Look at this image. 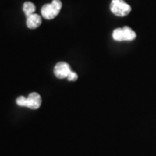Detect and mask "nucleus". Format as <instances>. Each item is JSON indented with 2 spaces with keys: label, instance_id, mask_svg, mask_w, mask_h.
Here are the masks:
<instances>
[{
  "label": "nucleus",
  "instance_id": "f257e3e1",
  "mask_svg": "<svg viewBox=\"0 0 156 156\" xmlns=\"http://www.w3.org/2000/svg\"><path fill=\"white\" fill-rule=\"evenodd\" d=\"M16 102L20 107H26L30 109H38L42 104V98L38 93L32 92L27 97L24 96L17 97Z\"/></svg>",
  "mask_w": 156,
  "mask_h": 156
},
{
  "label": "nucleus",
  "instance_id": "f03ea898",
  "mask_svg": "<svg viewBox=\"0 0 156 156\" xmlns=\"http://www.w3.org/2000/svg\"><path fill=\"white\" fill-rule=\"evenodd\" d=\"M62 4L60 0H53L50 4H46L41 9V14L44 18L51 20L59 14Z\"/></svg>",
  "mask_w": 156,
  "mask_h": 156
},
{
  "label": "nucleus",
  "instance_id": "7ed1b4c3",
  "mask_svg": "<svg viewBox=\"0 0 156 156\" xmlns=\"http://www.w3.org/2000/svg\"><path fill=\"white\" fill-rule=\"evenodd\" d=\"M111 12L117 17H126L131 12V6L124 0H112L110 5Z\"/></svg>",
  "mask_w": 156,
  "mask_h": 156
},
{
  "label": "nucleus",
  "instance_id": "20e7f679",
  "mask_svg": "<svg viewBox=\"0 0 156 156\" xmlns=\"http://www.w3.org/2000/svg\"><path fill=\"white\" fill-rule=\"evenodd\" d=\"M135 37L136 33L128 26H124L123 28H117L113 31V38L117 42L133 41Z\"/></svg>",
  "mask_w": 156,
  "mask_h": 156
},
{
  "label": "nucleus",
  "instance_id": "39448f33",
  "mask_svg": "<svg viewBox=\"0 0 156 156\" xmlns=\"http://www.w3.org/2000/svg\"><path fill=\"white\" fill-rule=\"evenodd\" d=\"M71 71L72 70H71L69 64L65 62H59L58 63H56V66L54 68V74L56 77L59 79L67 78Z\"/></svg>",
  "mask_w": 156,
  "mask_h": 156
},
{
  "label": "nucleus",
  "instance_id": "423d86ee",
  "mask_svg": "<svg viewBox=\"0 0 156 156\" xmlns=\"http://www.w3.org/2000/svg\"><path fill=\"white\" fill-rule=\"evenodd\" d=\"M42 23V17L39 16L38 14H31L29 17H26V24L29 29H34L38 28L39 26Z\"/></svg>",
  "mask_w": 156,
  "mask_h": 156
},
{
  "label": "nucleus",
  "instance_id": "0eeeda50",
  "mask_svg": "<svg viewBox=\"0 0 156 156\" xmlns=\"http://www.w3.org/2000/svg\"><path fill=\"white\" fill-rule=\"evenodd\" d=\"M23 11L25 16L27 17L30 15L35 13V11H36V6L31 2H25L23 4Z\"/></svg>",
  "mask_w": 156,
  "mask_h": 156
},
{
  "label": "nucleus",
  "instance_id": "6e6552de",
  "mask_svg": "<svg viewBox=\"0 0 156 156\" xmlns=\"http://www.w3.org/2000/svg\"><path fill=\"white\" fill-rule=\"evenodd\" d=\"M77 74L76 72H74V71H71V72L69 73V76L67 77V79L69 81H76V80H77Z\"/></svg>",
  "mask_w": 156,
  "mask_h": 156
}]
</instances>
